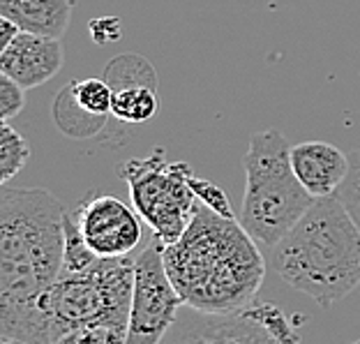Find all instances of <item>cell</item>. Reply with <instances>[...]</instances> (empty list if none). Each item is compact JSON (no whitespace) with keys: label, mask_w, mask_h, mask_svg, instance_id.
<instances>
[{"label":"cell","mask_w":360,"mask_h":344,"mask_svg":"<svg viewBox=\"0 0 360 344\" xmlns=\"http://www.w3.org/2000/svg\"><path fill=\"white\" fill-rule=\"evenodd\" d=\"M349 160H351V169H349L347 180L338 190V199L342 201V206L347 208L351 219H354L356 227L360 229V148L351 151Z\"/></svg>","instance_id":"20"},{"label":"cell","mask_w":360,"mask_h":344,"mask_svg":"<svg viewBox=\"0 0 360 344\" xmlns=\"http://www.w3.org/2000/svg\"><path fill=\"white\" fill-rule=\"evenodd\" d=\"M190 187H192L194 196L203 203V206L212 208V210L219 212V215H224V217H233V208H231V203H229V199H226V192L219 185L212 183V180L192 176L190 178Z\"/></svg>","instance_id":"21"},{"label":"cell","mask_w":360,"mask_h":344,"mask_svg":"<svg viewBox=\"0 0 360 344\" xmlns=\"http://www.w3.org/2000/svg\"><path fill=\"white\" fill-rule=\"evenodd\" d=\"M160 111L158 88L150 86H127L113 90L111 116L127 125H143Z\"/></svg>","instance_id":"14"},{"label":"cell","mask_w":360,"mask_h":344,"mask_svg":"<svg viewBox=\"0 0 360 344\" xmlns=\"http://www.w3.org/2000/svg\"><path fill=\"white\" fill-rule=\"evenodd\" d=\"M75 219L100 259L129 257L143 241L139 212L113 194H88L77 206Z\"/></svg>","instance_id":"8"},{"label":"cell","mask_w":360,"mask_h":344,"mask_svg":"<svg viewBox=\"0 0 360 344\" xmlns=\"http://www.w3.org/2000/svg\"><path fill=\"white\" fill-rule=\"evenodd\" d=\"M160 344H286L248 307L238 314H206L180 310Z\"/></svg>","instance_id":"9"},{"label":"cell","mask_w":360,"mask_h":344,"mask_svg":"<svg viewBox=\"0 0 360 344\" xmlns=\"http://www.w3.org/2000/svg\"><path fill=\"white\" fill-rule=\"evenodd\" d=\"M240 224L257 243L275 248L314 203L291 167V146L275 127L259 129L245 155Z\"/></svg>","instance_id":"5"},{"label":"cell","mask_w":360,"mask_h":344,"mask_svg":"<svg viewBox=\"0 0 360 344\" xmlns=\"http://www.w3.org/2000/svg\"><path fill=\"white\" fill-rule=\"evenodd\" d=\"M134 257L97 259L79 273L60 277L32 305L0 314V335L26 344H56L86 324L129 326Z\"/></svg>","instance_id":"3"},{"label":"cell","mask_w":360,"mask_h":344,"mask_svg":"<svg viewBox=\"0 0 360 344\" xmlns=\"http://www.w3.org/2000/svg\"><path fill=\"white\" fill-rule=\"evenodd\" d=\"M88 28H90V37H93L97 44H111L120 39L122 23L118 16H100V19L90 21Z\"/></svg>","instance_id":"23"},{"label":"cell","mask_w":360,"mask_h":344,"mask_svg":"<svg viewBox=\"0 0 360 344\" xmlns=\"http://www.w3.org/2000/svg\"><path fill=\"white\" fill-rule=\"evenodd\" d=\"M185 307L165 266V243L158 236L134 257V286L127 344H160Z\"/></svg>","instance_id":"7"},{"label":"cell","mask_w":360,"mask_h":344,"mask_svg":"<svg viewBox=\"0 0 360 344\" xmlns=\"http://www.w3.org/2000/svg\"><path fill=\"white\" fill-rule=\"evenodd\" d=\"M56 344H127V326L86 324L68 331Z\"/></svg>","instance_id":"19"},{"label":"cell","mask_w":360,"mask_h":344,"mask_svg":"<svg viewBox=\"0 0 360 344\" xmlns=\"http://www.w3.org/2000/svg\"><path fill=\"white\" fill-rule=\"evenodd\" d=\"M19 26L12 23L10 19H5V16H0V51H5L7 46L14 42V37L19 35Z\"/></svg>","instance_id":"24"},{"label":"cell","mask_w":360,"mask_h":344,"mask_svg":"<svg viewBox=\"0 0 360 344\" xmlns=\"http://www.w3.org/2000/svg\"><path fill=\"white\" fill-rule=\"evenodd\" d=\"M65 215L42 187L0 192V314L32 305L63 273Z\"/></svg>","instance_id":"2"},{"label":"cell","mask_w":360,"mask_h":344,"mask_svg":"<svg viewBox=\"0 0 360 344\" xmlns=\"http://www.w3.org/2000/svg\"><path fill=\"white\" fill-rule=\"evenodd\" d=\"M72 0H0V16L10 19L21 32L60 39L70 26Z\"/></svg>","instance_id":"12"},{"label":"cell","mask_w":360,"mask_h":344,"mask_svg":"<svg viewBox=\"0 0 360 344\" xmlns=\"http://www.w3.org/2000/svg\"><path fill=\"white\" fill-rule=\"evenodd\" d=\"M277 275L316 305L330 307L360 284V229L338 194L314 199L273 248Z\"/></svg>","instance_id":"4"},{"label":"cell","mask_w":360,"mask_h":344,"mask_svg":"<svg viewBox=\"0 0 360 344\" xmlns=\"http://www.w3.org/2000/svg\"><path fill=\"white\" fill-rule=\"evenodd\" d=\"M0 344H26V342L14 340V338H5V335H0Z\"/></svg>","instance_id":"25"},{"label":"cell","mask_w":360,"mask_h":344,"mask_svg":"<svg viewBox=\"0 0 360 344\" xmlns=\"http://www.w3.org/2000/svg\"><path fill=\"white\" fill-rule=\"evenodd\" d=\"M354 344H360V340H358V342H354Z\"/></svg>","instance_id":"26"},{"label":"cell","mask_w":360,"mask_h":344,"mask_svg":"<svg viewBox=\"0 0 360 344\" xmlns=\"http://www.w3.org/2000/svg\"><path fill=\"white\" fill-rule=\"evenodd\" d=\"M132 196V208L153 229V236L171 245L190 224L199 199L190 187L194 176L187 162H167L165 151L158 148L148 158H132L120 167Z\"/></svg>","instance_id":"6"},{"label":"cell","mask_w":360,"mask_h":344,"mask_svg":"<svg viewBox=\"0 0 360 344\" xmlns=\"http://www.w3.org/2000/svg\"><path fill=\"white\" fill-rule=\"evenodd\" d=\"M53 120L58 129L75 141H84V139H93L100 129L106 125V118L102 116H93L88 113L84 106L77 102L75 93H72V86L65 84L63 90L56 95L53 100Z\"/></svg>","instance_id":"13"},{"label":"cell","mask_w":360,"mask_h":344,"mask_svg":"<svg viewBox=\"0 0 360 344\" xmlns=\"http://www.w3.org/2000/svg\"><path fill=\"white\" fill-rule=\"evenodd\" d=\"M291 167L302 187L314 199H321L338 194L349 176L351 160L328 141H302L291 146Z\"/></svg>","instance_id":"11"},{"label":"cell","mask_w":360,"mask_h":344,"mask_svg":"<svg viewBox=\"0 0 360 344\" xmlns=\"http://www.w3.org/2000/svg\"><path fill=\"white\" fill-rule=\"evenodd\" d=\"M72 93H75L77 102L84 106L93 116L109 118L111 116V104H113V90L104 79H72L70 81Z\"/></svg>","instance_id":"17"},{"label":"cell","mask_w":360,"mask_h":344,"mask_svg":"<svg viewBox=\"0 0 360 344\" xmlns=\"http://www.w3.org/2000/svg\"><path fill=\"white\" fill-rule=\"evenodd\" d=\"M65 63L60 39L19 32L14 42L0 51V72L14 79L21 88L44 86L60 72Z\"/></svg>","instance_id":"10"},{"label":"cell","mask_w":360,"mask_h":344,"mask_svg":"<svg viewBox=\"0 0 360 344\" xmlns=\"http://www.w3.org/2000/svg\"><path fill=\"white\" fill-rule=\"evenodd\" d=\"M30 158V146L7 120L0 122V183L10 180L26 167Z\"/></svg>","instance_id":"16"},{"label":"cell","mask_w":360,"mask_h":344,"mask_svg":"<svg viewBox=\"0 0 360 344\" xmlns=\"http://www.w3.org/2000/svg\"><path fill=\"white\" fill-rule=\"evenodd\" d=\"M165 266L185 305L206 314L245 312L266 277L264 255L248 229L201 201L183 236L165 245Z\"/></svg>","instance_id":"1"},{"label":"cell","mask_w":360,"mask_h":344,"mask_svg":"<svg viewBox=\"0 0 360 344\" xmlns=\"http://www.w3.org/2000/svg\"><path fill=\"white\" fill-rule=\"evenodd\" d=\"M100 259L93 250L88 248V243L81 234V229L77 224L75 215H65V261H63V270L68 273H79V270H86Z\"/></svg>","instance_id":"18"},{"label":"cell","mask_w":360,"mask_h":344,"mask_svg":"<svg viewBox=\"0 0 360 344\" xmlns=\"http://www.w3.org/2000/svg\"><path fill=\"white\" fill-rule=\"evenodd\" d=\"M23 90L26 88H21L14 79L0 72V118L3 120H10L23 111V106H26Z\"/></svg>","instance_id":"22"},{"label":"cell","mask_w":360,"mask_h":344,"mask_svg":"<svg viewBox=\"0 0 360 344\" xmlns=\"http://www.w3.org/2000/svg\"><path fill=\"white\" fill-rule=\"evenodd\" d=\"M102 79L111 86V90L127 88V86L160 88L158 72H155L153 63L141 53H120L116 58H111L106 63Z\"/></svg>","instance_id":"15"}]
</instances>
